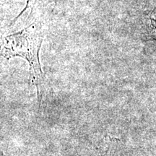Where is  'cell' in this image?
I'll return each instance as SVG.
<instances>
[{
  "label": "cell",
  "instance_id": "obj_1",
  "mask_svg": "<svg viewBox=\"0 0 156 156\" xmlns=\"http://www.w3.org/2000/svg\"><path fill=\"white\" fill-rule=\"evenodd\" d=\"M44 36L42 25L33 23L18 32L4 37L2 48V56L5 58L19 56L28 62L30 80L36 88L39 106L41 105L45 90L44 75L39 59Z\"/></svg>",
  "mask_w": 156,
  "mask_h": 156
},
{
  "label": "cell",
  "instance_id": "obj_2",
  "mask_svg": "<svg viewBox=\"0 0 156 156\" xmlns=\"http://www.w3.org/2000/svg\"><path fill=\"white\" fill-rule=\"evenodd\" d=\"M114 142L115 140L112 136H105L101 143L95 147L90 156H114Z\"/></svg>",
  "mask_w": 156,
  "mask_h": 156
},
{
  "label": "cell",
  "instance_id": "obj_3",
  "mask_svg": "<svg viewBox=\"0 0 156 156\" xmlns=\"http://www.w3.org/2000/svg\"><path fill=\"white\" fill-rule=\"evenodd\" d=\"M147 22L145 34L147 38L156 40V7L148 15Z\"/></svg>",
  "mask_w": 156,
  "mask_h": 156
},
{
  "label": "cell",
  "instance_id": "obj_4",
  "mask_svg": "<svg viewBox=\"0 0 156 156\" xmlns=\"http://www.w3.org/2000/svg\"><path fill=\"white\" fill-rule=\"evenodd\" d=\"M38 0H28V2H27V4H26V6H25V7L24 8V9H23V10L22 11V12L20 13V14L18 15V16H17V17H16V19L14 20V21H13L12 24H14V23H15V22H16L17 20L18 19L19 17H20L21 15H22L23 14V13H24L27 10V9H29V8L32 9L33 7H34V5H36V4L37 2H38Z\"/></svg>",
  "mask_w": 156,
  "mask_h": 156
}]
</instances>
